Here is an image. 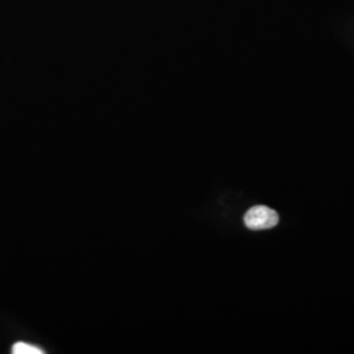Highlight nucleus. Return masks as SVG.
<instances>
[{
    "label": "nucleus",
    "instance_id": "2",
    "mask_svg": "<svg viewBox=\"0 0 354 354\" xmlns=\"http://www.w3.org/2000/svg\"><path fill=\"white\" fill-rule=\"evenodd\" d=\"M13 354H42L44 351L39 349L38 346H35L32 344L28 342H16L12 346Z\"/></svg>",
    "mask_w": 354,
    "mask_h": 354
},
{
    "label": "nucleus",
    "instance_id": "1",
    "mask_svg": "<svg viewBox=\"0 0 354 354\" xmlns=\"http://www.w3.org/2000/svg\"><path fill=\"white\" fill-rule=\"evenodd\" d=\"M279 222V216L277 212L264 205L253 206L244 215L245 226L253 231L273 228L277 226Z\"/></svg>",
    "mask_w": 354,
    "mask_h": 354
}]
</instances>
